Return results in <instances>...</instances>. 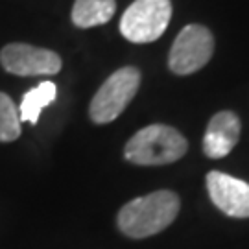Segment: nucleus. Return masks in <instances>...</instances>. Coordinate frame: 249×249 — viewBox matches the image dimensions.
Listing matches in <instances>:
<instances>
[{"mask_svg":"<svg viewBox=\"0 0 249 249\" xmlns=\"http://www.w3.org/2000/svg\"><path fill=\"white\" fill-rule=\"evenodd\" d=\"M240 118L232 111H220L211 118L203 137V151L211 159L229 155L240 139Z\"/></svg>","mask_w":249,"mask_h":249,"instance_id":"obj_8","label":"nucleus"},{"mask_svg":"<svg viewBox=\"0 0 249 249\" xmlns=\"http://www.w3.org/2000/svg\"><path fill=\"white\" fill-rule=\"evenodd\" d=\"M207 190L213 203L231 218H249V183L213 170L207 174Z\"/></svg>","mask_w":249,"mask_h":249,"instance_id":"obj_7","label":"nucleus"},{"mask_svg":"<svg viewBox=\"0 0 249 249\" xmlns=\"http://www.w3.org/2000/svg\"><path fill=\"white\" fill-rule=\"evenodd\" d=\"M172 18L170 0H135L120 18V34L137 45L157 41Z\"/></svg>","mask_w":249,"mask_h":249,"instance_id":"obj_4","label":"nucleus"},{"mask_svg":"<svg viewBox=\"0 0 249 249\" xmlns=\"http://www.w3.org/2000/svg\"><path fill=\"white\" fill-rule=\"evenodd\" d=\"M214 52V37L209 28L188 24L178 34L170 48L168 67L178 76L194 74L211 61Z\"/></svg>","mask_w":249,"mask_h":249,"instance_id":"obj_5","label":"nucleus"},{"mask_svg":"<svg viewBox=\"0 0 249 249\" xmlns=\"http://www.w3.org/2000/svg\"><path fill=\"white\" fill-rule=\"evenodd\" d=\"M116 11L115 0H76L72 6L71 18L74 26L94 28L107 24Z\"/></svg>","mask_w":249,"mask_h":249,"instance_id":"obj_9","label":"nucleus"},{"mask_svg":"<svg viewBox=\"0 0 249 249\" xmlns=\"http://www.w3.org/2000/svg\"><path fill=\"white\" fill-rule=\"evenodd\" d=\"M20 118L13 100L0 92V142H13L20 137Z\"/></svg>","mask_w":249,"mask_h":249,"instance_id":"obj_11","label":"nucleus"},{"mask_svg":"<svg viewBox=\"0 0 249 249\" xmlns=\"http://www.w3.org/2000/svg\"><path fill=\"white\" fill-rule=\"evenodd\" d=\"M188 150V142L176 127L151 124L127 141L124 157L139 166H162L179 160Z\"/></svg>","mask_w":249,"mask_h":249,"instance_id":"obj_2","label":"nucleus"},{"mask_svg":"<svg viewBox=\"0 0 249 249\" xmlns=\"http://www.w3.org/2000/svg\"><path fill=\"white\" fill-rule=\"evenodd\" d=\"M0 65L15 76H52L61 71L59 53L26 43H9L0 50Z\"/></svg>","mask_w":249,"mask_h":249,"instance_id":"obj_6","label":"nucleus"},{"mask_svg":"<svg viewBox=\"0 0 249 249\" xmlns=\"http://www.w3.org/2000/svg\"><path fill=\"white\" fill-rule=\"evenodd\" d=\"M181 201L172 190H155L125 203L116 216L118 229L129 238H148L164 231L178 218Z\"/></svg>","mask_w":249,"mask_h":249,"instance_id":"obj_1","label":"nucleus"},{"mask_svg":"<svg viewBox=\"0 0 249 249\" xmlns=\"http://www.w3.org/2000/svg\"><path fill=\"white\" fill-rule=\"evenodd\" d=\"M141 87V71L135 67H122L107 78L92 96L89 116L94 124H109L116 120L135 98Z\"/></svg>","mask_w":249,"mask_h":249,"instance_id":"obj_3","label":"nucleus"},{"mask_svg":"<svg viewBox=\"0 0 249 249\" xmlns=\"http://www.w3.org/2000/svg\"><path fill=\"white\" fill-rule=\"evenodd\" d=\"M57 96V87L52 81H43L32 90H28L22 96L20 102V109H18V118L20 122H30V124H37L41 111L52 104Z\"/></svg>","mask_w":249,"mask_h":249,"instance_id":"obj_10","label":"nucleus"}]
</instances>
